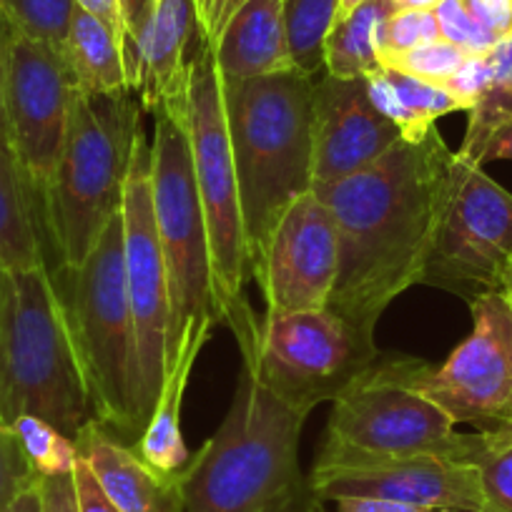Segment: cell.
Returning a JSON list of instances; mask_svg holds the SVG:
<instances>
[{
  "instance_id": "4316f807",
  "label": "cell",
  "mask_w": 512,
  "mask_h": 512,
  "mask_svg": "<svg viewBox=\"0 0 512 512\" xmlns=\"http://www.w3.org/2000/svg\"><path fill=\"white\" fill-rule=\"evenodd\" d=\"M337 11L339 0H284L289 56L304 76L319 78L324 73V43Z\"/></svg>"
},
{
  "instance_id": "2e32d148",
  "label": "cell",
  "mask_w": 512,
  "mask_h": 512,
  "mask_svg": "<svg viewBox=\"0 0 512 512\" xmlns=\"http://www.w3.org/2000/svg\"><path fill=\"white\" fill-rule=\"evenodd\" d=\"M337 274L339 239L332 214L309 191L284 211L254 279L267 312L292 314L327 309Z\"/></svg>"
},
{
  "instance_id": "8d00e7d4",
  "label": "cell",
  "mask_w": 512,
  "mask_h": 512,
  "mask_svg": "<svg viewBox=\"0 0 512 512\" xmlns=\"http://www.w3.org/2000/svg\"><path fill=\"white\" fill-rule=\"evenodd\" d=\"M470 16L497 41L512 33V0H462Z\"/></svg>"
},
{
  "instance_id": "f6af8a7d",
  "label": "cell",
  "mask_w": 512,
  "mask_h": 512,
  "mask_svg": "<svg viewBox=\"0 0 512 512\" xmlns=\"http://www.w3.org/2000/svg\"><path fill=\"white\" fill-rule=\"evenodd\" d=\"M214 6H216V0H196V16H199L201 33H204V28L209 26L211 13H214Z\"/></svg>"
},
{
  "instance_id": "c3c4849f",
  "label": "cell",
  "mask_w": 512,
  "mask_h": 512,
  "mask_svg": "<svg viewBox=\"0 0 512 512\" xmlns=\"http://www.w3.org/2000/svg\"><path fill=\"white\" fill-rule=\"evenodd\" d=\"M510 302H512V294H510Z\"/></svg>"
},
{
  "instance_id": "7c38bea8",
  "label": "cell",
  "mask_w": 512,
  "mask_h": 512,
  "mask_svg": "<svg viewBox=\"0 0 512 512\" xmlns=\"http://www.w3.org/2000/svg\"><path fill=\"white\" fill-rule=\"evenodd\" d=\"M455 427L430 400L382 377L374 362L332 402L322 450L472 462L480 435H460Z\"/></svg>"
},
{
  "instance_id": "6da1fadb",
  "label": "cell",
  "mask_w": 512,
  "mask_h": 512,
  "mask_svg": "<svg viewBox=\"0 0 512 512\" xmlns=\"http://www.w3.org/2000/svg\"><path fill=\"white\" fill-rule=\"evenodd\" d=\"M452 156L432 128L417 144L400 141L367 169L312 189L339 239L329 309L362 332L374 334L384 309L422 284Z\"/></svg>"
},
{
  "instance_id": "74e56055",
  "label": "cell",
  "mask_w": 512,
  "mask_h": 512,
  "mask_svg": "<svg viewBox=\"0 0 512 512\" xmlns=\"http://www.w3.org/2000/svg\"><path fill=\"white\" fill-rule=\"evenodd\" d=\"M41 512H78L73 472L71 475L41 477Z\"/></svg>"
},
{
  "instance_id": "9a60e30c",
  "label": "cell",
  "mask_w": 512,
  "mask_h": 512,
  "mask_svg": "<svg viewBox=\"0 0 512 512\" xmlns=\"http://www.w3.org/2000/svg\"><path fill=\"white\" fill-rule=\"evenodd\" d=\"M307 482L312 502L374 497L437 512H490L480 470L447 457H369L319 447Z\"/></svg>"
},
{
  "instance_id": "d4e9b609",
  "label": "cell",
  "mask_w": 512,
  "mask_h": 512,
  "mask_svg": "<svg viewBox=\"0 0 512 512\" xmlns=\"http://www.w3.org/2000/svg\"><path fill=\"white\" fill-rule=\"evenodd\" d=\"M395 11L392 0H367L347 18L334 21L324 43V73L334 78H359L377 71L382 28Z\"/></svg>"
},
{
  "instance_id": "e0dca14e",
  "label": "cell",
  "mask_w": 512,
  "mask_h": 512,
  "mask_svg": "<svg viewBox=\"0 0 512 512\" xmlns=\"http://www.w3.org/2000/svg\"><path fill=\"white\" fill-rule=\"evenodd\" d=\"M400 141V128L384 118L369 98L367 78L322 73L314 81V186L334 184L367 169Z\"/></svg>"
},
{
  "instance_id": "60d3db41",
  "label": "cell",
  "mask_w": 512,
  "mask_h": 512,
  "mask_svg": "<svg viewBox=\"0 0 512 512\" xmlns=\"http://www.w3.org/2000/svg\"><path fill=\"white\" fill-rule=\"evenodd\" d=\"M76 6L88 11L91 16L101 18L118 38V46H121L123 53V18H121V8H118V0H76Z\"/></svg>"
},
{
  "instance_id": "836d02e7",
  "label": "cell",
  "mask_w": 512,
  "mask_h": 512,
  "mask_svg": "<svg viewBox=\"0 0 512 512\" xmlns=\"http://www.w3.org/2000/svg\"><path fill=\"white\" fill-rule=\"evenodd\" d=\"M41 480L11 425L0 420V512H6L28 487Z\"/></svg>"
},
{
  "instance_id": "8fae6325",
  "label": "cell",
  "mask_w": 512,
  "mask_h": 512,
  "mask_svg": "<svg viewBox=\"0 0 512 512\" xmlns=\"http://www.w3.org/2000/svg\"><path fill=\"white\" fill-rule=\"evenodd\" d=\"M422 284L467 304L512 294V194L462 156H452Z\"/></svg>"
},
{
  "instance_id": "52a82bcc",
  "label": "cell",
  "mask_w": 512,
  "mask_h": 512,
  "mask_svg": "<svg viewBox=\"0 0 512 512\" xmlns=\"http://www.w3.org/2000/svg\"><path fill=\"white\" fill-rule=\"evenodd\" d=\"M186 88V86H184ZM154 116L151 141V201L169 287L166 369L199 332L221 324L211 269L209 231L191 166L184 91ZM166 379V377H164Z\"/></svg>"
},
{
  "instance_id": "7402d4cb",
  "label": "cell",
  "mask_w": 512,
  "mask_h": 512,
  "mask_svg": "<svg viewBox=\"0 0 512 512\" xmlns=\"http://www.w3.org/2000/svg\"><path fill=\"white\" fill-rule=\"evenodd\" d=\"M36 194L16 151L0 136V267L8 272L48 267L36 221Z\"/></svg>"
},
{
  "instance_id": "f1b7e54d",
  "label": "cell",
  "mask_w": 512,
  "mask_h": 512,
  "mask_svg": "<svg viewBox=\"0 0 512 512\" xmlns=\"http://www.w3.org/2000/svg\"><path fill=\"white\" fill-rule=\"evenodd\" d=\"M13 432L21 440L23 450H26L28 460H31L33 470L41 477H56V475H71L76 467V442L71 437L63 435L46 420L33 415H23L13 422Z\"/></svg>"
},
{
  "instance_id": "d6a6232c",
  "label": "cell",
  "mask_w": 512,
  "mask_h": 512,
  "mask_svg": "<svg viewBox=\"0 0 512 512\" xmlns=\"http://www.w3.org/2000/svg\"><path fill=\"white\" fill-rule=\"evenodd\" d=\"M432 11H435L442 41L452 43L467 56H485L497 43V38L470 16L462 0H440Z\"/></svg>"
},
{
  "instance_id": "ffe728a7",
  "label": "cell",
  "mask_w": 512,
  "mask_h": 512,
  "mask_svg": "<svg viewBox=\"0 0 512 512\" xmlns=\"http://www.w3.org/2000/svg\"><path fill=\"white\" fill-rule=\"evenodd\" d=\"M211 51L224 83L297 71L289 56L284 0H246Z\"/></svg>"
},
{
  "instance_id": "9c48e42d",
  "label": "cell",
  "mask_w": 512,
  "mask_h": 512,
  "mask_svg": "<svg viewBox=\"0 0 512 512\" xmlns=\"http://www.w3.org/2000/svg\"><path fill=\"white\" fill-rule=\"evenodd\" d=\"M470 312V337L445 364L379 354L377 369L440 407L455 425L485 435L512 432V302L505 294H482L472 299Z\"/></svg>"
},
{
  "instance_id": "d590c367",
  "label": "cell",
  "mask_w": 512,
  "mask_h": 512,
  "mask_svg": "<svg viewBox=\"0 0 512 512\" xmlns=\"http://www.w3.org/2000/svg\"><path fill=\"white\" fill-rule=\"evenodd\" d=\"M73 485H76L78 512H121L98 485L91 465L81 455L76 457V467H73Z\"/></svg>"
},
{
  "instance_id": "7a4b0ae2",
  "label": "cell",
  "mask_w": 512,
  "mask_h": 512,
  "mask_svg": "<svg viewBox=\"0 0 512 512\" xmlns=\"http://www.w3.org/2000/svg\"><path fill=\"white\" fill-rule=\"evenodd\" d=\"M307 417L244 362L224 422L179 472L184 512H312L299 467Z\"/></svg>"
},
{
  "instance_id": "d6986e66",
  "label": "cell",
  "mask_w": 512,
  "mask_h": 512,
  "mask_svg": "<svg viewBox=\"0 0 512 512\" xmlns=\"http://www.w3.org/2000/svg\"><path fill=\"white\" fill-rule=\"evenodd\" d=\"M73 442L121 512H184L179 475L156 472L134 447L103 430L96 420H88Z\"/></svg>"
},
{
  "instance_id": "5b68a950",
  "label": "cell",
  "mask_w": 512,
  "mask_h": 512,
  "mask_svg": "<svg viewBox=\"0 0 512 512\" xmlns=\"http://www.w3.org/2000/svg\"><path fill=\"white\" fill-rule=\"evenodd\" d=\"M51 279L81 362L93 420L116 437H141L139 354L121 214L108 221L78 267H56Z\"/></svg>"
},
{
  "instance_id": "ac0fdd59",
  "label": "cell",
  "mask_w": 512,
  "mask_h": 512,
  "mask_svg": "<svg viewBox=\"0 0 512 512\" xmlns=\"http://www.w3.org/2000/svg\"><path fill=\"white\" fill-rule=\"evenodd\" d=\"M204 46L196 0H156L139 41V71L134 93L141 108L159 111L181 96L196 51Z\"/></svg>"
},
{
  "instance_id": "ab89813d",
  "label": "cell",
  "mask_w": 512,
  "mask_h": 512,
  "mask_svg": "<svg viewBox=\"0 0 512 512\" xmlns=\"http://www.w3.org/2000/svg\"><path fill=\"white\" fill-rule=\"evenodd\" d=\"M492 161H512V118L492 131L490 139L485 141V146L477 154L475 164L485 166L492 164Z\"/></svg>"
},
{
  "instance_id": "1f68e13d",
  "label": "cell",
  "mask_w": 512,
  "mask_h": 512,
  "mask_svg": "<svg viewBox=\"0 0 512 512\" xmlns=\"http://www.w3.org/2000/svg\"><path fill=\"white\" fill-rule=\"evenodd\" d=\"M440 38L435 11H395L382 28V41H379V66L387 58L400 56Z\"/></svg>"
},
{
  "instance_id": "f35d334b",
  "label": "cell",
  "mask_w": 512,
  "mask_h": 512,
  "mask_svg": "<svg viewBox=\"0 0 512 512\" xmlns=\"http://www.w3.org/2000/svg\"><path fill=\"white\" fill-rule=\"evenodd\" d=\"M334 510H319V512H437L427 510V507L405 505V502L392 500H374V497H339L332 500Z\"/></svg>"
},
{
  "instance_id": "681fc988",
  "label": "cell",
  "mask_w": 512,
  "mask_h": 512,
  "mask_svg": "<svg viewBox=\"0 0 512 512\" xmlns=\"http://www.w3.org/2000/svg\"><path fill=\"white\" fill-rule=\"evenodd\" d=\"M154 3H156V0H154Z\"/></svg>"
},
{
  "instance_id": "8992f818",
  "label": "cell",
  "mask_w": 512,
  "mask_h": 512,
  "mask_svg": "<svg viewBox=\"0 0 512 512\" xmlns=\"http://www.w3.org/2000/svg\"><path fill=\"white\" fill-rule=\"evenodd\" d=\"M46 420L76 440L93 420L81 362L51 269L0 267V420Z\"/></svg>"
},
{
  "instance_id": "4fadbf2b",
  "label": "cell",
  "mask_w": 512,
  "mask_h": 512,
  "mask_svg": "<svg viewBox=\"0 0 512 512\" xmlns=\"http://www.w3.org/2000/svg\"><path fill=\"white\" fill-rule=\"evenodd\" d=\"M0 68L6 139L38 204L66 141L73 81L56 48L33 41L0 16Z\"/></svg>"
},
{
  "instance_id": "b9f144b4",
  "label": "cell",
  "mask_w": 512,
  "mask_h": 512,
  "mask_svg": "<svg viewBox=\"0 0 512 512\" xmlns=\"http://www.w3.org/2000/svg\"><path fill=\"white\" fill-rule=\"evenodd\" d=\"M246 0H216L214 6V13H211V21L209 26L204 28V33H201V38H204L206 46H214L216 41H219L221 31H224V26L229 23V18L234 16L236 11H239L241 6H244Z\"/></svg>"
},
{
  "instance_id": "44dd1931",
  "label": "cell",
  "mask_w": 512,
  "mask_h": 512,
  "mask_svg": "<svg viewBox=\"0 0 512 512\" xmlns=\"http://www.w3.org/2000/svg\"><path fill=\"white\" fill-rule=\"evenodd\" d=\"M209 337L211 329H204L176 354L174 364L166 369L159 402H156L139 442L134 445L141 460L154 467L156 472H161V475H179L191 460V452L186 447L184 435H181V405H184L191 369H194L196 359H199Z\"/></svg>"
},
{
  "instance_id": "cb8c5ba5",
  "label": "cell",
  "mask_w": 512,
  "mask_h": 512,
  "mask_svg": "<svg viewBox=\"0 0 512 512\" xmlns=\"http://www.w3.org/2000/svg\"><path fill=\"white\" fill-rule=\"evenodd\" d=\"M61 56L71 73L73 91L88 96L131 91L116 33L78 6Z\"/></svg>"
},
{
  "instance_id": "5bb4252c",
  "label": "cell",
  "mask_w": 512,
  "mask_h": 512,
  "mask_svg": "<svg viewBox=\"0 0 512 512\" xmlns=\"http://www.w3.org/2000/svg\"><path fill=\"white\" fill-rule=\"evenodd\" d=\"M123 251H126L128 304L134 314L136 354H139V417L146 427L166 377V337H169V287L164 256L151 201V144L141 128L134 161L123 186Z\"/></svg>"
},
{
  "instance_id": "3957f363",
  "label": "cell",
  "mask_w": 512,
  "mask_h": 512,
  "mask_svg": "<svg viewBox=\"0 0 512 512\" xmlns=\"http://www.w3.org/2000/svg\"><path fill=\"white\" fill-rule=\"evenodd\" d=\"M314 81L299 71L221 81L251 279L284 211L314 189Z\"/></svg>"
},
{
  "instance_id": "30bf717a",
  "label": "cell",
  "mask_w": 512,
  "mask_h": 512,
  "mask_svg": "<svg viewBox=\"0 0 512 512\" xmlns=\"http://www.w3.org/2000/svg\"><path fill=\"white\" fill-rule=\"evenodd\" d=\"M239 349L269 390L304 415L344 395L379 359L374 334L362 332L329 307L267 312L256 322L254 337Z\"/></svg>"
},
{
  "instance_id": "bcb514c9",
  "label": "cell",
  "mask_w": 512,
  "mask_h": 512,
  "mask_svg": "<svg viewBox=\"0 0 512 512\" xmlns=\"http://www.w3.org/2000/svg\"><path fill=\"white\" fill-rule=\"evenodd\" d=\"M367 0H339V11H337V21H342V18H347L349 13L357 11L359 6H364Z\"/></svg>"
},
{
  "instance_id": "7bdbcfd3",
  "label": "cell",
  "mask_w": 512,
  "mask_h": 512,
  "mask_svg": "<svg viewBox=\"0 0 512 512\" xmlns=\"http://www.w3.org/2000/svg\"><path fill=\"white\" fill-rule=\"evenodd\" d=\"M6 512H41V480L28 487Z\"/></svg>"
},
{
  "instance_id": "e575fe53",
  "label": "cell",
  "mask_w": 512,
  "mask_h": 512,
  "mask_svg": "<svg viewBox=\"0 0 512 512\" xmlns=\"http://www.w3.org/2000/svg\"><path fill=\"white\" fill-rule=\"evenodd\" d=\"M487 86H490V63H487V56H470L462 63L460 71L445 83L447 91L465 106V111H470L480 101Z\"/></svg>"
},
{
  "instance_id": "ba28073f",
  "label": "cell",
  "mask_w": 512,
  "mask_h": 512,
  "mask_svg": "<svg viewBox=\"0 0 512 512\" xmlns=\"http://www.w3.org/2000/svg\"><path fill=\"white\" fill-rule=\"evenodd\" d=\"M184 116L196 191L209 231L221 324L236 334V342L244 344L254 337L256 329V317L244 294L251 279V262L226 123L224 83L216 71L214 51L206 43L196 51L186 73Z\"/></svg>"
},
{
  "instance_id": "7dc6e473",
  "label": "cell",
  "mask_w": 512,
  "mask_h": 512,
  "mask_svg": "<svg viewBox=\"0 0 512 512\" xmlns=\"http://www.w3.org/2000/svg\"><path fill=\"white\" fill-rule=\"evenodd\" d=\"M0 136H6V118H3V68H0Z\"/></svg>"
},
{
  "instance_id": "277c9868",
  "label": "cell",
  "mask_w": 512,
  "mask_h": 512,
  "mask_svg": "<svg viewBox=\"0 0 512 512\" xmlns=\"http://www.w3.org/2000/svg\"><path fill=\"white\" fill-rule=\"evenodd\" d=\"M134 91H73L66 141L46 194L43 224L58 267H78L123 206V186L144 128Z\"/></svg>"
},
{
  "instance_id": "4dcf8cb0",
  "label": "cell",
  "mask_w": 512,
  "mask_h": 512,
  "mask_svg": "<svg viewBox=\"0 0 512 512\" xmlns=\"http://www.w3.org/2000/svg\"><path fill=\"white\" fill-rule=\"evenodd\" d=\"M467 58L470 56H467L465 51H460V48L452 46V43L437 38V41L422 43V46L400 53V56L387 58L382 66L417 78V81L445 86V83L460 71V66Z\"/></svg>"
},
{
  "instance_id": "f546056e",
  "label": "cell",
  "mask_w": 512,
  "mask_h": 512,
  "mask_svg": "<svg viewBox=\"0 0 512 512\" xmlns=\"http://www.w3.org/2000/svg\"><path fill=\"white\" fill-rule=\"evenodd\" d=\"M472 465L480 470L490 512H512V432H477Z\"/></svg>"
},
{
  "instance_id": "83f0119b",
  "label": "cell",
  "mask_w": 512,
  "mask_h": 512,
  "mask_svg": "<svg viewBox=\"0 0 512 512\" xmlns=\"http://www.w3.org/2000/svg\"><path fill=\"white\" fill-rule=\"evenodd\" d=\"M76 0H0V16L33 41L63 53L71 31Z\"/></svg>"
},
{
  "instance_id": "603a6c76",
  "label": "cell",
  "mask_w": 512,
  "mask_h": 512,
  "mask_svg": "<svg viewBox=\"0 0 512 512\" xmlns=\"http://www.w3.org/2000/svg\"><path fill=\"white\" fill-rule=\"evenodd\" d=\"M367 78V91L377 111L390 118L400 128L402 141L425 139L432 128H437V118L452 111H465L460 101L445 86L417 81L400 71L379 66Z\"/></svg>"
},
{
  "instance_id": "484cf974",
  "label": "cell",
  "mask_w": 512,
  "mask_h": 512,
  "mask_svg": "<svg viewBox=\"0 0 512 512\" xmlns=\"http://www.w3.org/2000/svg\"><path fill=\"white\" fill-rule=\"evenodd\" d=\"M490 63V86L482 93L480 101L470 108V121H467L465 139L457 149V156L475 164L477 154L490 139L495 128L512 118V33L492 46L485 53Z\"/></svg>"
},
{
  "instance_id": "ee69618b",
  "label": "cell",
  "mask_w": 512,
  "mask_h": 512,
  "mask_svg": "<svg viewBox=\"0 0 512 512\" xmlns=\"http://www.w3.org/2000/svg\"><path fill=\"white\" fill-rule=\"evenodd\" d=\"M397 11H432L440 0H392Z\"/></svg>"
}]
</instances>
